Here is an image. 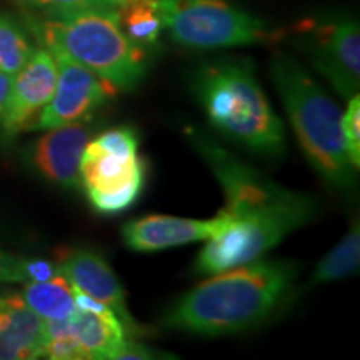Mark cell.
Returning a JSON list of instances; mask_svg holds the SVG:
<instances>
[{"label": "cell", "instance_id": "cell-1", "mask_svg": "<svg viewBox=\"0 0 360 360\" xmlns=\"http://www.w3.org/2000/svg\"><path fill=\"white\" fill-rule=\"evenodd\" d=\"M186 134L219 180L225 193L222 212L229 217L227 227L207 238L197 255V276H214L262 259L287 236L317 217L319 204L309 193L281 186L199 129L188 127Z\"/></svg>", "mask_w": 360, "mask_h": 360}, {"label": "cell", "instance_id": "cell-2", "mask_svg": "<svg viewBox=\"0 0 360 360\" xmlns=\"http://www.w3.org/2000/svg\"><path fill=\"white\" fill-rule=\"evenodd\" d=\"M289 260H254L214 274L167 310L164 326L192 335L220 337L269 321L289 300L297 278Z\"/></svg>", "mask_w": 360, "mask_h": 360}, {"label": "cell", "instance_id": "cell-3", "mask_svg": "<svg viewBox=\"0 0 360 360\" xmlns=\"http://www.w3.org/2000/svg\"><path fill=\"white\" fill-rule=\"evenodd\" d=\"M192 87L207 120L220 135L265 159L283 155L285 127L270 105L250 58L207 62L195 72Z\"/></svg>", "mask_w": 360, "mask_h": 360}, {"label": "cell", "instance_id": "cell-4", "mask_svg": "<svg viewBox=\"0 0 360 360\" xmlns=\"http://www.w3.org/2000/svg\"><path fill=\"white\" fill-rule=\"evenodd\" d=\"M270 79L305 159L328 186L350 191L357 182L342 132V109L294 57L277 52L270 58Z\"/></svg>", "mask_w": 360, "mask_h": 360}, {"label": "cell", "instance_id": "cell-5", "mask_svg": "<svg viewBox=\"0 0 360 360\" xmlns=\"http://www.w3.org/2000/svg\"><path fill=\"white\" fill-rule=\"evenodd\" d=\"M29 27L47 51H58L74 58L117 92L134 90L146 77V49L124 34L115 7L32 15Z\"/></svg>", "mask_w": 360, "mask_h": 360}, {"label": "cell", "instance_id": "cell-6", "mask_svg": "<svg viewBox=\"0 0 360 360\" xmlns=\"http://www.w3.org/2000/svg\"><path fill=\"white\" fill-rule=\"evenodd\" d=\"M164 29L175 44L188 49L276 45L287 32L232 6L227 0H159Z\"/></svg>", "mask_w": 360, "mask_h": 360}, {"label": "cell", "instance_id": "cell-7", "mask_svg": "<svg viewBox=\"0 0 360 360\" xmlns=\"http://www.w3.org/2000/svg\"><path fill=\"white\" fill-rule=\"evenodd\" d=\"M297 47L328 80L342 98L349 101L360 87V29L350 15L307 17L292 27Z\"/></svg>", "mask_w": 360, "mask_h": 360}, {"label": "cell", "instance_id": "cell-8", "mask_svg": "<svg viewBox=\"0 0 360 360\" xmlns=\"http://www.w3.org/2000/svg\"><path fill=\"white\" fill-rule=\"evenodd\" d=\"M79 172L80 186L92 209L102 215H117L141 199L147 165L139 148L119 150L89 141Z\"/></svg>", "mask_w": 360, "mask_h": 360}, {"label": "cell", "instance_id": "cell-9", "mask_svg": "<svg viewBox=\"0 0 360 360\" xmlns=\"http://www.w3.org/2000/svg\"><path fill=\"white\" fill-rule=\"evenodd\" d=\"M49 52L57 65L56 90L30 129L47 130L58 125L84 122L117 94L105 80L77 60L58 51Z\"/></svg>", "mask_w": 360, "mask_h": 360}, {"label": "cell", "instance_id": "cell-10", "mask_svg": "<svg viewBox=\"0 0 360 360\" xmlns=\"http://www.w3.org/2000/svg\"><path fill=\"white\" fill-rule=\"evenodd\" d=\"M87 120L47 129L24 150V160L39 177L62 188L80 186V159L90 141Z\"/></svg>", "mask_w": 360, "mask_h": 360}, {"label": "cell", "instance_id": "cell-11", "mask_svg": "<svg viewBox=\"0 0 360 360\" xmlns=\"http://www.w3.org/2000/svg\"><path fill=\"white\" fill-rule=\"evenodd\" d=\"M57 65L47 49H35L25 65L12 77L4 110L2 139H12L32 127L40 110L53 96Z\"/></svg>", "mask_w": 360, "mask_h": 360}, {"label": "cell", "instance_id": "cell-12", "mask_svg": "<svg viewBox=\"0 0 360 360\" xmlns=\"http://www.w3.org/2000/svg\"><path fill=\"white\" fill-rule=\"evenodd\" d=\"M57 265L72 285L105 304L120 319L127 335L139 337L146 332L130 314L119 277L98 252L82 247L60 249L57 254Z\"/></svg>", "mask_w": 360, "mask_h": 360}, {"label": "cell", "instance_id": "cell-13", "mask_svg": "<svg viewBox=\"0 0 360 360\" xmlns=\"http://www.w3.org/2000/svg\"><path fill=\"white\" fill-rule=\"evenodd\" d=\"M229 217L222 210L214 219H187L174 215H147L122 227L124 244L135 252H159L207 240L222 232Z\"/></svg>", "mask_w": 360, "mask_h": 360}, {"label": "cell", "instance_id": "cell-14", "mask_svg": "<svg viewBox=\"0 0 360 360\" xmlns=\"http://www.w3.org/2000/svg\"><path fill=\"white\" fill-rule=\"evenodd\" d=\"M45 319L25 304L22 294L0 290V360L45 357Z\"/></svg>", "mask_w": 360, "mask_h": 360}, {"label": "cell", "instance_id": "cell-15", "mask_svg": "<svg viewBox=\"0 0 360 360\" xmlns=\"http://www.w3.org/2000/svg\"><path fill=\"white\" fill-rule=\"evenodd\" d=\"M65 322L82 359L112 360L127 339V332L114 312L96 314L77 309Z\"/></svg>", "mask_w": 360, "mask_h": 360}, {"label": "cell", "instance_id": "cell-16", "mask_svg": "<svg viewBox=\"0 0 360 360\" xmlns=\"http://www.w3.org/2000/svg\"><path fill=\"white\" fill-rule=\"evenodd\" d=\"M25 304L45 321H65L77 310L74 287L64 274L44 282H25L22 289Z\"/></svg>", "mask_w": 360, "mask_h": 360}, {"label": "cell", "instance_id": "cell-17", "mask_svg": "<svg viewBox=\"0 0 360 360\" xmlns=\"http://www.w3.org/2000/svg\"><path fill=\"white\" fill-rule=\"evenodd\" d=\"M360 265V229L359 220L354 219L350 224L347 233L342 237L337 244L323 259L317 264L312 277H310V287L322 285V283L335 282L340 278L350 277L357 274Z\"/></svg>", "mask_w": 360, "mask_h": 360}, {"label": "cell", "instance_id": "cell-18", "mask_svg": "<svg viewBox=\"0 0 360 360\" xmlns=\"http://www.w3.org/2000/svg\"><path fill=\"white\" fill-rule=\"evenodd\" d=\"M119 22L124 34L139 47H152L159 42L164 30V20L159 8V0H130L117 8Z\"/></svg>", "mask_w": 360, "mask_h": 360}, {"label": "cell", "instance_id": "cell-19", "mask_svg": "<svg viewBox=\"0 0 360 360\" xmlns=\"http://www.w3.org/2000/svg\"><path fill=\"white\" fill-rule=\"evenodd\" d=\"M34 51V44L19 22L8 13L0 12V72L13 77Z\"/></svg>", "mask_w": 360, "mask_h": 360}, {"label": "cell", "instance_id": "cell-20", "mask_svg": "<svg viewBox=\"0 0 360 360\" xmlns=\"http://www.w3.org/2000/svg\"><path fill=\"white\" fill-rule=\"evenodd\" d=\"M347 110L342 112V132H344L347 155L355 169L360 167V97L355 94L347 101Z\"/></svg>", "mask_w": 360, "mask_h": 360}, {"label": "cell", "instance_id": "cell-21", "mask_svg": "<svg viewBox=\"0 0 360 360\" xmlns=\"http://www.w3.org/2000/svg\"><path fill=\"white\" fill-rule=\"evenodd\" d=\"M19 2L37 15H56V13L74 12L80 8L110 6L107 0H19Z\"/></svg>", "mask_w": 360, "mask_h": 360}, {"label": "cell", "instance_id": "cell-22", "mask_svg": "<svg viewBox=\"0 0 360 360\" xmlns=\"http://www.w3.org/2000/svg\"><path fill=\"white\" fill-rule=\"evenodd\" d=\"M60 272L57 262L45 259H25L24 260V281L25 282H44L57 277ZM24 282V283H25Z\"/></svg>", "mask_w": 360, "mask_h": 360}, {"label": "cell", "instance_id": "cell-23", "mask_svg": "<svg viewBox=\"0 0 360 360\" xmlns=\"http://www.w3.org/2000/svg\"><path fill=\"white\" fill-rule=\"evenodd\" d=\"M25 257L0 250V283H24Z\"/></svg>", "mask_w": 360, "mask_h": 360}, {"label": "cell", "instance_id": "cell-24", "mask_svg": "<svg viewBox=\"0 0 360 360\" xmlns=\"http://www.w3.org/2000/svg\"><path fill=\"white\" fill-rule=\"evenodd\" d=\"M165 357H169V355H165V352L147 347V345L142 344V342L125 339L124 344L120 345V349L114 354V359L112 360H122V359L150 360V359H165Z\"/></svg>", "mask_w": 360, "mask_h": 360}, {"label": "cell", "instance_id": "cell-25", "mask_svg": "<svg viewBox=\"0 0 360 360\" xmlns=\"http://www.w3.org/2000/svg\"><path fill=\"white\" fill-rule=\"evenodd\" d=\"M12 77L11 75L0 72V139H2V127H4V110H6V101L11 90Z\"/></svg>", "mask_w": 360, "mask_h": 360}, {"label": "cell", "instance_id": "cell-26", "mask_svg": "<svg viewBox=\"0 0 360 360\" xmlns=\"http://www.w3.org/2000/svg\"><path fill=\"white\" fill-rule=\"evenodd\" d=\"M107 2H109L112 7L119 8V7H122V6H125V4H129V2H130V0H107Z\"/></svg>", "mask_w": 360, "mask_h": 360}]
</instances>
